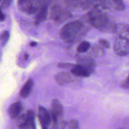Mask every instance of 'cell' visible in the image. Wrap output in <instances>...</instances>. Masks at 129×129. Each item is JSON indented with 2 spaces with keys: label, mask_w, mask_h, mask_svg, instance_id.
<instances>
[{
  "label": "cell",
  "mask_w": 129,
  "mask_h": 129,
  "mask_svg": "<svg viewBox=\"0 0 129 129\" xmlns=\"http://www.w3.org/2000/svg\"><path fill=\"white\" fill-rule=\"evenodd\" d=\"M82 26L81 22L73 21L64 25L61 29L59 35L64 40H70L79 32Z\"/></svg>",
  "instance_id": "obj_1"
},
{
  "label": "cell",
  "mask_w": 129,
  "mask_h": 129,
  "mask_svg": "<svg viewBox=\"0 0 129 129\" xmlns=\"http://www.w3.org/2000/svg\"><path fill=\"white\" fill-rule=\"evenodd\" d=\"M89 16L93 25L97 28L104 30L108 27L109 20L105 14L100 12H92Z\"/></svg>",
  "instance_id": "obj_2"
},
{
  "label": "cell",
  "mask_w": 129,
  "mask_h": 129,
  "mask_svg": "<svg viewBox=\"0 0 129 129\" xmlns=\"http://www.w3.org/2000/svg\"><path fill=\"white\" fill-rule=\"evenodd\" d=\"M114 49L119 55H127L129 53V40L119 37L115 41Z\"/></svg>",
  "instance_id": "obj_3"
},
{
  "label": "cell",
  "mask_w": 129,
  "mask_h": 129,
  "mask_svg": "<svg viewBox=\"0 0 129 129\" xmlns=\"http://www.w3.org/2000/svg\"><path fill=\"white\" fill-rule=\"evenodd\" d=\"M38 0H18V5L28 14H33L38 9Z\"/></svg>",
  "instance_id": "obj_4"
},
{
  "label": "cell",
  "mask_w": 129,
  "mask_h": 129,
  "mask_svg": "<svg viewBox=\"0 0 129 129\" xmlns=\"http://www.w3.org/2000/svg\"><path fill=\"white\" fill-rule=\"evenodd\" d=\"M38 116L41 126H47L50 124L51 117L44 107L42 106H38Z\"/></svg>",
  "instance_id": "obj_5"
},
{
  "label": "cell",
  "mask_w": 129,
  "mask_h": 129,
  "mask_svg": "<svg viewBox=\"0 0 129 129\" xmlns=\"http://www.w3.org/2000/svg\"><path fill=\"white\" fill-rule=\"evenodd\" d=\"M22 110V105L20 102H16L13 103L8 110L10 117L12 119H17L21 113Z\"/></svg>",
  "instance_id": "obj_6"
},
{
  "label": "cell",
  "mask_w": 129,
  "mask_h": 129,
  "mask_svg": "<svg viewBox=\"0 0 129 129\" xmlns=\"http://www.w3.org/2000/svg\"><path fill=\"white\" fill-rule=\"evenodd\" d=\"M71 73L77 77H88L91 73L81 64H75L71 70Z\"/></svg>",
  "instance_id": "obj_7"
},
{
  "label": "cell",
  "mask_w": 129,
  "mask_h": 129,
  "mask_svg": "<svg viewBox=\"0 0 129 129\" xmlns=\"http://www.w3.org/2000/svg\"><path fill=\"white\" fill-rule=\"evenodd\" d=\"M34 85V82L31 79H28L23 87L21 88L20 91V95L22 98L27 97L31 93Z\"/></svg>",
  "instance_id": "obj_8"
},
{
  "label": "cell",
  "mask_w": 129,
  "mask_h": 129,
  "mask_svg": "<svg viewBox=\"0 0 129 129\" xmlns=\"http://www.w3.org/2000/svg\"><path fill=\"white\" fill-rule=\"evenodd\" d=\"M55 79L59 85H63L69 83L72 81V77L68 72H60L56 75Z\"/></svg>",
  "instance_id": "obj_9"
},
{
  "label": "cell",
  "mask_w": 129,
  "mask_h": 129,
  "mask_svg": "<svg viewBox=\"0 0 129 129\" xmlns=\"http://www.w3.org/2000/svg\"><path fill=\"white\" fill-rule=\"evenodd\" d=\"M48 12V9L47 6L42 7L39 11L38 14L35 17L34 20V23L35 25H39L41 23L45 20Z\"/></svg>",
  "instance_id": "obj_10"
},
{
  "label": "cell",
  "mask_w": 129,
  "mask_h": 129,
  "mask_svg": "<svg viewBox=\"0 0 129 129\" xmlns=\"http://www.w3.org/2000/svg\"><path fill=\"white\" fill-rule=\"evenodd\" d=\"M52 113L57 116L60 115L63 112V107L60 101L57 99H53L51 102Z\"/></svg>",
  "instance_id": "obj_11"
},
{
  "label": "cell",
  "mask_w": 129,
  "mask_h": 129,
  "mask_svg": "<svg viewBox=\"0 0 129 129\" xmlns=\"http://www.w3.org/2000/svg\"><path fill=\"white\" fill-rule=\"evenodd\" d=\"M90 47V44L89 42L83 41L78 45L77 47V51L80 53H84L88 50Z\"/></svg>",
  "instance_id": "obj_12"
},
{
  "label": "cell",
  "mask_w": 129,
  "mask_h": 129,
  "mask_svg": "<svg viewBox=\"0 0 129 129\" xmlns=\"http://www.w3.org/2000/svg\"><path fill=\"white\" fill-rule=\"evenodd\" d=\"M10 37V33L7 30H5L3 32V33L0 35V41L3 46H4L8 40L9 39Z\"/></svg>",
  "instance_id": "obj_13"
},
{
  "label": "cell",
  "mask_w": 129,
  "mask_h": 129,
  "mask_svg": "<svg viewBox=\"0 0 129 129\" xmlns=\"http://www.w3.org/2000/svg\"><path fill=\"white\" fill-rule=\"evenodd\" d=\"M113 7L114 9L119 11L124 9V5L122 0H112Z\"/></svg>",
  "instance_id": "obj_14"
},
{
  "label": "cell",
  "mask_w": 129,
  "mask_h": 129,
  "mask_svg": "<svg viewBox=\"0 0 129 129\" xmlns=\"http://www.w3.org/2000/svg\"><path fill=\"white\" fill-rule=\"evenodd\" d=\"M68 127L69 129H78V122L76 119H71L68 123Z\"/></svg>",
  "instance_id": "obj_15"
},
{
  "label": "cell",
  "mask_w": 129,
  "mask_h": 129,
  "mask_svg": "<svg viewBox=\"0 0 129 129\" xmlns=\"http://www.w3.org/2000/svg\"><path fill=\"white\" fill-rule=\"evenodd\" d=\"M75 64L70 63H59L57 64V67L59 68L63 69H69L72 68L75 66Z\"/></svg>",
  "instance_id": "obj_16"
},
{
  "label": "cell",
  "mask_w": 129,
  "mask_h": 129,
  "mask_svg": "<svg viewBox=\"0 0 129 129\" xmlns=\"http://www.w3.org/2000/svg\"><path fill=\"white\" fill-rule=\"evenodd\" d=\"M121 87L123 88L129 89V75L128 76L126 80L121 83Z\"/></svg>",
  "instance_id": "obj_17"
},
{
  "label": "cell",
  "mask_w": 129,
  "mask_h": 129,
  "mask_svg": "<svg viewBox=\"0 0 129 129\" xmlns=\"http://www.w3.org/2000/svg\"><path fill=\"white\" fill-rule=\"evenodd\" d=\"M99 43L103 46H104V47L106 48H108L109 47V46H110V44H109V43L105 39H100L99 41Z\"/></svg>",
  "instance_id": "obj_18"
},
{
  "label": "cell",
  "mask_w": 129,
  "mask_h": 129,
  "mask_svg": "<svg viewBox=\"0 0 129 129\" xmlns=\"http://www.w3.org/2000/svg\"><path fill=\"white\" fill-rule=\"evenodd\" d=\"M12 0H4L2 3V6L3 8H7L11 5Z\"/></svg>",
  "instance_id": "obj_19"
},
{
  "label": "cell",
  "mask_w": 129,
  "mask_h": 129,
  "mask_svg": "<svg viewBox=\"0 0 129 129\" xmlns=\"http://www.w3.org/2000/svg\"><path fill=\"white\" fill-rule=\"evenodd\" d=\"M5 19V15L2 11V9L0 8V22L3 21Z\"/></svg>",
  "instance_id": "obj_20"
},
{
  "label": "cell",
  "mask_w": 129,
  "mask_h": 129,
  "mask_svg": "<svg viewBox=\"0 0 129 129\" xmlns=\"http://www.w3.org/2000/svg\"><path fill=\"white\" fill-rule=\"evenodd\" d=\"M29 45L31 47H34V46H36L37 45V43L35 41H31L29 43Z\"/></svg>",
  "instance_id": "obj_21"
},
{
  "label": "cell",
  "mask_w": 129,
  "mask_h": 129,
  "mask_svg": "<svg viewBox=\"0 0 129 129\" xmlns=\"http://www.w3.org/2000/svg\"><path fill=\"white\" fill-rule=\"evenodd\" d=\"M24 58L25 60H27L29 58V55L27 54V53H25L24 55Z\"/></svg>",
  "instance_id": "obj_22"
},
{
  "label": "cell",
  "mask_w": 129,
  "mask_h": 129,
  "mask_svg": "<svg viewBox=\"0 0 129 129\" xmlns=\"http://www.w3.org/2000/svg\"><path fill=\"white\" fill-rule=\"evenodd\" d=\"M42 129H47V126H43L42 125Z\"/></svg>",
  "instance_id": "obj_23"
},
{
  "label": "cell",
  "mask_w": 129,
  "mask_h": 129,
  "mask_svg": "<svg viewBox=\"0 0 129 129\" xmlns=\"http://www.w3.org/2000/svg\"><path fill=\"white\" fill-rule=\"evenodd\" d=\"M117 129H123V128H117Z\"/></svg>",
  "instance_id": "obj_24"
}]
</instances>
